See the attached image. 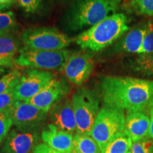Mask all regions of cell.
Masks as SVG:
<instances>
[{"instance_id": "obj_14", "label": "cell", "mask_w": 153, "mask_h": 153, "mask_svg": "<svg viewBox=\"0 0 153 153\" xmlns=\"http://www.w3.org/2000/svg\"><path fill=\"white\" fill-rule=\"evenodd\" d=\"M150 116L145 111H128L126 116L124 133L133 141L150 138Z\"/></svg>"}, {"instance_id": "obj_22", "label": "cell", "mask_w": 153, "mask_h": 153, "mask_svg": "<svg viewBox=\"0 0 153 153\" xmlns=\"http://www.w3.org/2000/svg\"><path fill=\"white\" fill-rule=\"evenodd\" d=\"M22 74L18 70H13L0 78V94L14 89L20 82Z\"/></svg>"}, {"instance_id": "obj_25", "label": "cell", "mask_w": 153, "mask_h": 153, "mask_svg": "<svg viewBox=\"0 0 153 153\" xmlns=\"http://www.w3.org/2000/svg\"><path fill=\"white\" fill-rule=\"evenodd\" d=\"M140 54H153V21L148 22V28Z\"/></svg>"}, {"instance_id": "obj_36", "label": "cell", "mask_w": 153, "mask_h": 153, "mask_svg": "<svg viewBox=\"0 0 153 153\" xmlns=\"http://www.w3.org/2000/svg\"><path fill=\"white\" fill-rule=\"evenodd\" d=\"M65 1H68V0H65ZM74 1V0H72V1Z\"/></svg>"}, {"instance_id": "obj_9", "label": "cell", "mask_w": 153, "mask_h": 153, "mask_svg": "<svg viewBox=\"0 0 153 153\" xmlns=\"http://www.w3.org/2000/svg\"><path fill=\"white\" fill-rule=\"evenodd\" d=\"M48 112L26 101H18L10 112L13 125L21 131H37L46 120Z\"/></svg>"}, {"instance_id": "obj_30", "label": "cell", "mask_w": 153, "mask_h": 153, "mask_svg": "<svg viewBox=\"0 0 153 153\" xmlns=\"http://www.w3.org/2000/svg\"><path fill=\"white\" fill-rule=\"evenodd\" d=\"M14 64H15L14 57L0 55V67L11 68L14 65Z\"/></svg>"}, {"instance_id": "obj_23", "label": "cell", "mask_w": 153, "mask_h": 153, "mask_svg": "<svg viewBox=\"0 0 153 153\" xmlns=\"http://www.w3.org/2000/svg\"><path fill=\"white\" fill-rule=\"evenodd\" d=\"M16 25L14 14L12 11L0 12V35L13 33Z\"/></svg>"}, {"instance_id": "obj_6", "label": "cell", "mask_w": 153, "mask_h": 153, "mask_svg": "<svg viewBox=\"0 0 153 153\" xmlns=\"http://www.w3.org/2000/svg\"><path fill=\"white\" fill-rule=\"evenodd\" d=\"M20 54L14 58L15 64L21 67L45 70H62L71 55L68 50L44 51L24 47L19 50Z\"/></svg>"}, {"instance_id": "obj_4", "label": "cell", "mask_w": 153, "mask_h": 153, "mask_svg": "<svg viewBox=\"0 0 153 153\" xmlns=\"http://www.w3.org/2000/svg\"><path fill=\"white\" fill-rule=\"evenodd\" d=\"M126 116L123 111L104 106L99 111L90 136L101 149L124 133Z\"/></svg>"}, {"instance_id": "obj_33", "label": "cell", "mask_w": 153, "mask_h": 153, "mask_svg": "<svg viewBox=\"0 0 153 153\" xmlns=\"http://www.w3.org/2000/svg\"><path fill=\"white\" fill-rule=\"evenodd\" d=\"M6 72V68H4V67H0V75L2 74L3 73H4Z\"/></svg>"}, {"instance_id": "obj_35", "label": "cell", "mask_w": 153, "mask_h": 153, "mask_svg": "<svg viewBox=\"0 0 153 153\" xmlns=\"http://www.w3.org/2000/svg\"><path fill=\"white\" fill-rule=\"evenodd\" d=\"M3 10H4V9L2 8V7H1V6H0V11H3Z\"/></svg>"}, {"instance_id": "obj_21", "label": "cell", "mask_w": 153, "mask_h": 153, "mask_svg": "<svg viewBox=\"0 0 153 153\" xmlns=\"http://www.w3.org/2000/svg\"><path fill=\"white\" fill-rule=\"evenodd\" d=\"M124 5L130 12L137 15L153 16V0H131Z\"/></svg>"}, {"instance_id": "obj_3", "label": "cell", "mask_w": 153, "mask_h": 153, "mask_svg": "<svg viewBox=\"0 0 153 153\" xmlns=\"http://www.w3.org/2000/svg\"><path fill=\"white\" fill-rule=\"evenodd\" d=\"M122 0H74L66 15L72 30L91 27L115 14Z\"/></svg>"}, {"instance_id": "obj_24", "label": "cell", "mask_w": 153, "mask_h": 153, "mask_svg": "<svg viewBox=\"0 0 153 153\" xmlns=\"http://www.w3.org/2000/svg\"><path fill=\"white\" fill-rule=\"evenodd\" d=\"M14 94V89L6 91L0 94V112L9 113L18 102Z\"/></svg>"}, {"instance_id": "obj_32", "label": "cell", "mask_w": 153, "mask_h": 153, "mask_svg": "<svg viewBox=\"0 0 153 153\" xmlns=\"http://www.w3.org/2000/svg\"><path fill=\"white\" fill-rule=\"evenodd\" d=\"M150 135L149 137L153 139V106L150 108Z\"/></svg>"}, {"instance_id": "obj_27", "label": "cell", "mask_w": 153, "mask_h": 153, "mask_svg": "<svg viewBox=\"0 0 153 153\" xmlns=\"http://www.w3.org/2000/svg\"><path fill=\"white\" fill-rule=\"evenodd\" d=\"M12 125L10 114L9 113L0 112V145L7 137Z\"/></svg>"}, {"instance_id": "obj_7", "label": "cell", "mask_w": 153, "mask_h": 153, "mask_svg": "<svg viewBox=\"0 0 153 153\" xmlns=\"http://www.w3.org/2000/svg\"><path fill=\"white\" fill-rule=\"evenodd\" d=\"M72 41H74L73 39L51 28L28 29L22 34V42L25 47L36 50H65Z\"/></svg>"}, {"instance_id": "obj_19", "label": "cell", "mask_w": 153, "mask_h": 153, "mask_svg": "<svg viewBox=\"0 0 153 153\" xmlns=\"http://www.w3.org/2000/svg\"><path fill=\"white\" fill-rule=\"evenodd\" d=\"M131 67L141 75L153 77V54H140L133 60Z\"/></svg>"}, {"instance_id": "obj_31", "label": "cell", "mask_w": 153, "mask_h": 153, "mask_svg": "<svg viewBox=\"0 0 153 153\" xmlns=\"http://www.w3.org/2000/svg\"><path fill=\"white\" fill-rule=\"evenodd\" d=\"M15 0H0V6L4 9H7L12 6Z\"/></svg>"}, {"instance_id": "obj_5", "label": "cell", "mask_w": 153, "mask_h": 153, "mask_svg": "<svg viewBox=\"0 0 153 153\" xmlns=\"http://www.w3.org/2000/svg\"><path fill=\"white\" fill-rule=\"evenodd\" d=\"M72 104L76 123V133L90 135L99 112V101L95 92L82 88L72 95Z\"/></svg>"}, {"instance_id": "obj_29", "label": "cell", "mask_w": 153, "mask_h": 153, "mask_svg": "<svg viewBox=\"0 0 153 153\" xmlns=\"http://www.w3.org/2000/svg\"><path fill=\"white\" fill-rule=\"evenodd\" d=\"M33 153H62L51 148L45 143L38 144L33 150Z\"/></svg>"}, {"instance_id": "obj_17", "label": "cell", "mask_w": 153, "mask_h": 153, "mask_svg": "<svg viewBox=\"0 0 153 153\" xmlns=\"http://www.w3.org/2000/svg\"><path fill=\"white\" fill-rule=\"evenodd\" d=\"M70 153H101V151L98 144L90 135L75 133L73 135Z\"/></svg>"}, {"instance_id": "obj_10", "label": "cell", "mask_w": 153, "mask_h": 153, "mask_svg": "<svg viewBox=\"0 0 153 153\" xmlns=\"http://www.w3.org/2000/svg\"><path fill=\"white\" fill-rule=\"evenodd\" d=\"M94 62L89 53L76 52L72 53L63 67L65 76L70 82L80 86L92 73Z\"/></svg>"}, {"instance_id": "obj_12", "label": "cell", "mask_w": 153, "mask_h": 153, "mask_svg": "<svg viewBox=\"0 0 153 153\" xmlns=\"http://www.w3.org/2000/svg\"><path fill=\"white\" fill-rule=\"evenodd\" d=\"M38 140L37 131L13 129L4 140L1 153H33Z\"/></svg>"}, {"instance_id": "obj_2", "label": "cell", "mask_w": 153, "mask_h": 153, "mask_svg": "<svg viewBox=\"0 0 153 153\" xmlns=\"http://www.w3.org/2000/svg\"><path fill=\"white\" fill-rule=\"evenodd\" d=\"M128 30V17L123 13H115L79 34L74 41L82 49L98 52L114 43Z\"/></svg>"}, {"instance_id": "obj_11", "label": "cell", "mask_w": 153, "mask_h": 153, "mask_svg": "<svg viewBox=\"0 0 153 153\" xmlns=\"http://www.w3.org/2000/svg\"><path fill=\"white\" fill-rule=\"evenodd\" d=\"M69 91L70 87L64 79L54 78L44 89L26 102L49 112L53 106L64 99Z\"/></svg>"}, {"instance_id": "obj_8", "label": "cell", "mask_w": 153, "mask_h": 153, "mask_svg": "<svg viewBox=\"0 0 153 153\" xmlns=\"http://www.w3.org/2000/svg\"><path fill=\"white\" fill-rule=\"evenodd\" d=\"M54 79V74L47 70L30 69L22 74L20 82L14 88L19 101H28L44 89Z\"/></svg>"}, {"instance_id": "obj_20", "label": "cell", "mask_w": 153, "mask_h": 153, "mask_svg": "<svg viewBox=\"0 0 153 153\" xmlns=\"http://www.w3.org/2000/svg\"><path fill=\"white\" fill-rule=\"evenodd\" d=\"M19 51V41L12 33L0 35V55L14 57Z\"/></svg>"}, {"instance_id": "obj_28", "label": "cell", "mask_w": 153, "mask_h": 153, "mask_svg": "<svg viewBox=\"0 0 153 153\" xmlns=\"http://www.w3.org/2000/svg\"><path fill=\"white\" fill-rule=\"evenodd\" d=\"M19 5L25 11L34 13L38 10L42 0H17Z\"/></svg>"}, {"instance_id": "obj_15", "label": "cell", "mask_w": 153, "mask_h": 153, "mask_svg": "<svg viewBox=\"0 0 153 153\" xmlns=\"http://www.w3.org/2000/svg\"><path fill=\"white\" fill-rule=\"evenodd\" d=\"M41 139L43 143L58 152H71L73 135L61 131L53 124H49L43 130Z\"/></svg>"}, {"instance_id": "obj_34", "label": "cell", "mask_w": 153, "mask_h": 153, "mask_svg": "<svg viewBox=\"0 0 153 153\" xmlns=\"http://www.w3.org/2000/svg\"><path fill=\"white\" fill-rule=\"evenodd\" d=\"M130 1H131V0H123V4H127L128 2H129Z\"/></svg>"}, {"instance_id": "obj_16", "label": "cell", "mask_w": 153, "mask_h": 153, "mask_svg": "<svg viewBox=\"0 0 153 153\" xmlns=\"http://www.w3.org/2000/svg\"><path fill=\"white\" fill-rule=\"evenodd\" d=\"M148 28V22L139 24L130 30L116 45V49L126 53L139 54Z\"/></svg>"}, {"instance_id": "obj_13", "label": "cell", "mask_w": 153, "mask_h": 153, "mask_svg": "<svg viewBox=\"0 0 153 153\" xmlns=\"http://www.w3.org/2000/svg\"><path fill=\"white\" fill-rule=\"evenodd\" d=\"M49 117L53 125L72 135L76 132V123L72 99H65L50 111Z\"/></svg>"}, {"instance_id": "obj_18", "label": "cell", "mask_w": 153, "mask_h": 153, "mask_svg": "<svg viewBox=\"0 0 153 153\" xmlns=\"http://www.w3.org/2000/svg\"><path fill=\"white\" fill-rule=\"evenodd\" d=\"M132 143L131 137L123 133L108 143L101 153H131Z\"/></svg>"}, {"instance_id": "obj_26", "label": "cell", "mask_w": 153, "mask_h": 153, "mask_svg": "<svg viewBox=\"0 0 153 153\" xmlns=\"http://www.w3.org/2000/svg\"><path fill=\"white\" fill-rule=\"evenodd\" d=\"M131 153H153V139L145 138L133 141Z\"/></svg>"}, {"instance_id": "obj_1", "label": "cell", "mask_w": 153, "mask_h": 153, "mask_svg": "<svg viewBox=\"0 0 153 153\" xmlns=\"http://www.w3.org/2000/svg\"><path fill=\"white\" fill-rule=\"evenodd\" d=\"M104 106L128 111H145L153 106V80L107 76L101 83Z\"/></svg>"}]
</instances>
